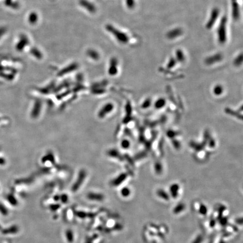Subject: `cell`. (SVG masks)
Returning a JSON list of instances; mask_svg holds the SVG:
<instances>
[{"mask_svg":"<svg viewBox=\"0 0 243 243\" xmlns=\"http://www.w3.org/2000/svg\"><path fill=\"white\" fill-rule=\"evenodd\" d=\"M77 215H78V217L81 218H84L86 217V213L83 212H78L77 213Z\"/></svg>","mask_w":243,"mask_h":243,"instance_id":"17","label":"cell"},{"mask_svg":"<svg viewBox=\"0 0 243 243\" xmlns=\"http://www.w3.org/2000/svg\"><path fill=\"white\" fill-rule=\"evenodd\" d=\"M37 20H38V16L37 14H36L35 13H32L29 15V16L28 17V21L30 24H35L37 22Z\"/></svg>","mask_w":243,"mask_h":243,"instance_id":"7","label":"cell"},{"mask_svg":"<svg viewBox=\"0 0 243 243\" xmlns=\"http://www.w3.org/2000/svg\"><path fill=\"white\" fill-rule=\"evenodd\" d=\"M122 146L124 148H128L129 146V142L128 141L126 140V141H123V143H122Z\"/></svg>","mask_w":243,"mask_h":243,"instance_id":"15","label":"cell"},{"mask_svg":"<svg viewBox=\"0 0 243 243\" xmlns=\"http://www.w3.org/2000/svg\"><path fill=\"white\" fill-rule=\"evenodd\" d=\"M29 44V39L25 35L22 34L20 36L19 41L18 42L16 46V48L18 51H22L24 48Z\"/></svg>","mask_w":243,"mask_h":243,"instance_id":"2","label":"cell"},{"mask_svg":"<svg viewBox=\"0 0 243 243\" xmlns=\"http://www.w3.org/2000/svg\"><path fill=\"white\" fill-rule=\"evenodd\" d=\"M66 237L68 241L70 242L73 241V232L71 230H68L66 231Z\"/></svg>","mask_w":243,"mask_h":243,"instance_id":"11","label":"cell"},{"mask_svg":"<svg viewBox=\"0 0 243 243\" xmlns=\"http://www.w3.org/2000/svg\"><path fill=\"white\" fill-rule=\"evenodd\" d=\"M106 29H107L108 30H109V32H111V33L115 36V37L117 38H118L120 41L121 42H125L126 40V38L125 36H124L122 33H120L119 31H118V30L115 29L114 27H112L110 25H108L106 26Z\"/></svg>","mask_w":243,"mask_h":243,"instance_id":"1","label":"cell"},{"mask_svg":"<svg viewBox=\"0 0 243 243\" xmlns=\"http://www.w3.org/2000/svg\"><path fill=\"white\" fill-rule=\"evenodd\" d=\"M88 198L91 199V200H102L103 199H104V196L101 194H94V193H90L88 194L87 195Z\"/></svg>","mask_w":243,"mask_h":243,"instance_id":"6","label":"cell"},{"mask_svg":"<svg viewBox=\"0 0 243 243\" xmlns=\"http://www.w3.org/2000/svg\"><path fill=\"white\" fill-rule=\"evenodd\" d=\"M224 92L223 86L221 84H217L213 88V93L216 96H220L222 95Z\"/></svg>","mask_w":243,"mask_h":243,"instance_id":"5","label":"cell"},{"mask_svg":"<svg viewBox=\"0 0 243 243\" xmlns=\"http://www.w3.org/2000/svg\"><path fill=\"white\" fill-rule=\"evenodd\" d=\"M151 101L150 99H146L145 101L142 102L141 108L142 109H147L151 105Z\"/></svg>","mask_w":243,"mask_h":243,"instance_id":"12","label":"cell"},{"mask_svg":"<svg viewBox=\"0 0 243 243\" xmlns=\"http://www.w3.org/2000/svg\"><path fill=\"white\" fill-rule=\"evenodd\" d=\"M129 190L127 188H124V189L121 191V194L124 196H127L129 195Z\"/></svg>","mask_w":243,"mask_h":243,"instance_id":"14","label":"cell"},{"mask_svg":"<svg viewBox=\"0 0 243 243\" xmlns=\"http://www.w3.org/2000/svg\"><path fill=\"white\" fill-rule=\"evenodd\" d=\"M6 31H7V29L5 27H0V39H1L2 37V36L5 34Z\"/></svg>","mask_w":243,"mask_h":243,"instance_id":"13","label":"cell"},{"mask_svg":"<svg viewBox=\"0 0 243 243\" xmlns=\"http://www.w3.org/2000/svg\"><path fill=\"white\" fill-rule=\"evenodd\" d=\"M166 105V100L164 98H159L154 103V107L158 110L163 109Z\"/></svg>","mask_w":243,"mask_h":243,"instance_id":"4","label":"cell"},{"mask_svg":"<svg viewBox=\"0 0 243 243\" xmlns=\"http://www.w3.org/2000/svg\"><path fill=\"white\" fill-rule=\"evenodd\" d=\"M5 5L13 8H18L19 7V4L17 2H12V0H5Z\"/></svg>","mask_w":243,"mask_h":243,"instance_id":"8","label":"cell"},{"mask_svg":"<svg viewBox=\"0 0 243 243\" xmlns=\"http://www.w3.org/2000/svg\"><path fill=\"white\" fill-rule=\"evenodd\" d=\"M30 52H31V53H32L34 56L37 57H38V58H40V57H42V54H41V53L38 50V49H37V48H32L31 51H30Z\"/></svg>","mask_w":243,"mask_h":243,"instance_id":"10","label":"cell"},{"mask_svg":"<svg viewBox=\"0 0 243 243\" xmlns=\"http://www.w3.org/2000/svg\"><path fill=\"white\" fill-rule=\"evenodd\" d=\"M87 55L90 57H92L93 59H97L99 58V54L96 51L93 50H90L87 51Z\"/></svg>","mask_w":243,"mask_h":243,"instance_id":"9","label":"cell"},{"mask_svg":"<svg viewBox=\"0 0 243 243\" xmlns=\"http://www.w3.org/2000/svg\"><path fill=\"white\" fill-rule=\"evenodd\" d=\"M68 199V196L66 195H63L62 196V197H61V200H62V201L64 203H65L66 202H67Z\"/></svg>","mask_w":243,"mask_h":243,"instance_id":"16","label":"cell"},{"mask_svg":"<svg viewBox=\"0 0 243 243\" xmlns=\"http://www.w3.org/2000/svg\"><path fill=\"white\" fill-rule=\"evenodd\" d=\"M80 4L83 7L86 8L87 11H89L90 13H95L96 11V7L92 3L89 2L87 0H80Z\"/></svg>","mask_w":243,"mask_h":243,"instance_id":"3","label":"cell"},{"mask_svg":"<svg viewBox=\"0 0 243 243\" xmlns=\"http://www.w3.org/2000/svg\"><path fill=\"white\" fill-rule=\"evenodd\" d=\"M5 160L2 158H0V164H2L5 163Z\"/></svg>","mask_w":243,"mask_h":243,"instance_id":"18","label":"cell"}]
</instances>
